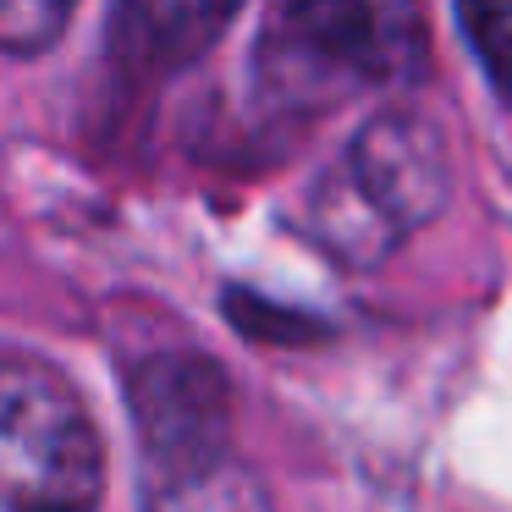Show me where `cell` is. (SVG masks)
Returning <instances> with one entry per match:
<instances>
[{
  "label": "cell",
  "instance_id": "3957f363",
  "mask_svg": "<svg viewBox=\"0 0 512 512\" xmlns=\"http://www.w3.org/2000/svg\"><path fill=\"white\" fill-rule=\"evenodd\" d=\"M105 441L67 375L28 353L0 369V512H94Z\"/></svg>",
  "mask_w": 512,
  "mask_h": 512
},
{
  "label": "cell",
  "instance_id": "7a4b0ae2",
  "mask_svg": "<svg viewBox=\"0 0 512 512\" xmlns=\"http://www.w3.org/2000/svg\"><path fill=\"white\" fill-rule=\"evenodd\" d=\"M452 199L446 133L419 111H380L358 127L342 166L309 199V232L342 265H380L408 232L430 226Z\"/></svg>",
  "mask_w": 512,
  "mask_h": 512
},
{
  "label": "cell",
  "instance_id": "6da1fadb",
  "mask_svg": "<svg viewBox=\"0 0 512 512\" xmlns=\"http://www.w3.org/2000/svg\"><path fill=\"white\" fill-rule=\"evenodd\" d=\"M419 0H270L254 39L259 89L292 111H331L353 94L402 89L424 72Z\"/></svg>",
  "mask_w": 512,
  "mask_h": 512
},
{
  "label": "cell",
  "instance_id": "8992f818",
  "mask_svg": "<svg viewBox=\"0 0 512 512\" xmlns=\"http://www.w3.org/2000/svg\"><path fill=\"white\" fill-rule=\"evenodd\" d=\"M149 512H276V507H270V490L254 468L221 457V463L193 468L182 479H160L155 496H149Z\"/></svg>",
  "mask_w": 512,
  "mask_h": 512
},
{
  "label": "cell",
  "instance_id": "ba28073f",
  "mask_svg": "<svg viewBox=\"0 0 512 512\" xmlns=\"http://www.w3.org/2000/svg\"><path fill=\"white\" fill-rule=\"evenodd\" d=\"M78 0H0V45L12 56H39L61 39Z\"/></svg>",
  "mask_w": 512,
  "mask_h": 512
},
{
  "label": "cell",
  "instance_id": "52a82bcc",
  "mask_svg": "<svg viewBox=\"0 0 512 512\" xmlns=\"http://www.w3.org/2000/svg\"><path fill=\"white\" fill-rule=\"evenodd\" d=\"M452 17L496 100L512 111V0H452Z\"/></svg>",
  "mask_w": 512,
  "mask_h": 512
},
{
  "label": "cell",
  "instance_id": "5b68a950",
  "mask_svg": "<svg viewBox=\"0 0 512 512\" xmlns=\"http://www.w3.org/2000/svg\"><path fill=\"white\" fill-rule=\"evenodd\" d=\"M243 0H122V45L149 67H188L226 34Z\"/></svg>",
  "mask_w": 512,
  "mask_h": 512
},
{
  "label": "cell",
  "instance_id": "277c9868",
  "mask_svg": "<svg viewBox=\"0 0 512 512\" xmlns=\"http://www.w3.org/2000/svg\"><path fill=\"white\" fill-rule=\"evenodd\" d=\"M127 408L138 424L149 468L160 479H182L226 457L232 441V375L204 353H155L127 380Z\"/></svg>",
  "mask_w": 512,
  "mask_h": 512
}]
</instances>
